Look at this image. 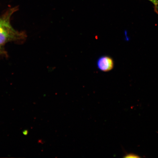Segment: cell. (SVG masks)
Segmentation results:
<instances>
[{"label": "cell", "mask_w": 158, "mask_h": 158, "mask_svg": "<svg viewBox=\"0 0 158 158\" xmlns=\"http://www.w3.org/2000/svg\"><path fill=\"white\" fill-rule=\"evenodd\" d=\"M14 11L11 10L5 16L0 18V45L20 39L22 36L21 33L13 29L9 22L10 17Z\"/></svg>", "instance_id": "1"}, {"label": "cell", "mask_w": 158, "mask_h": 158, "mask_svg": "<svg viewBox=\"0 0 158 158\" xmlns=\"http://www.w3.org/2000/svg\"><path fill=\"white\" fill-rule=\"evenodd\" d=\"M96 64L98 70L104 72L111 71L113 69L114 66L113 59L106 55L100 57L98 59Z\"/></svg>", "instance_id": "2"}, {"label": "cell", "mask_w": 158, "mask_h": 158, "mask_svg": "<svg viewBox=\"0 0 158 158\" xmlns=\"http://www.w3.org/2000/svg\"><path fill=\"white\" fill-rule=\"evenodd\" d=\"M153 4L155 7V11L158 14V0H148Z\"/></svg>", "instance_id": "3"}, {"label": "cell", "mask_w": 158, "mask_h": 158, "mask_svg": "<svg viewBox=\"0 0 158 158\" xmlns=\"http://www.w3.org/2000/svg\"><path fill=\"white\" fill-rule=\"evenodd\" d=\"M125 158H139V156L133 153H130L127 154L124 156Z\"/></svg>", "instance_id": "4"}, {"label": "cell", "mask_w": 158, "mask_h": 158, "mask_svg": "<svg viewBox=\"0 0 158 158\" xmlns=\"http://www.w3.org/2000/svg\"><path fill=\"white\" fill-rule=\"evenodd\" d=\"M0 52H1V49H0Z\"/></svg>", "instance_id": "5"}]
</instances>
